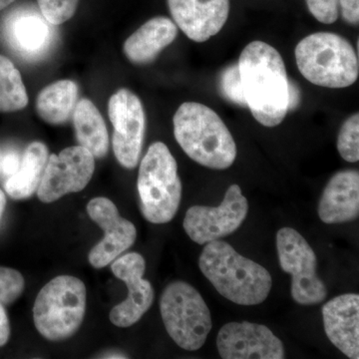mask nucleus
Listing matches in <instances>:
<instances>
[{
    "mask_svg": "<svg viewBox=\"0 0 359 359\" xmlns=\"http://www.w3.org/2000/svg\"><path fill=\"white\" fill-rule=\"evenodd\" d=\"M86 301V287L82 280L72 276H56L42 287L35 299V327L51 341L69 339L83 323Z\"/></svg>",
    "mask_w": 359,
    "mask_h": 359,
    "instance_id": "obj_6",
    "label": "nucleus"
},
{
    "mask_svg": "<svg viewBox=\"0 0 359 359\" xmlns=\"http://www.w3.org/2000/svg\"><path fill=\"white\" fill-rule=\"evenodd\" d=\"M178 26L170 18L158 16L144 23L123 45V52L135 65H148L173 43Z\"/></svg>",
    "mask_w": 359,
    "mask_h": 359,
    "instance_id": "obj_19",
    "label": "nucleus"
},
{
    "mask_svg": "<svg viewBox=\"0 0 359 359\" xmlns=\"http://www.w3.org/2000/svg\"><path fill=\"white\" fill-rule=\"evenodd\" d=\"M87 212L90 219L105 231L103 240L90 250L89 263L95 269L105 268L134 245L136 226L122 218L114 203L107 198L98 197L90 201Z\"/></svg>",
    "mask_w": 359,
    "mask_h": 359,
    "instance_id": "obj_13",
    "label": "nucleus"
},
{
    "mask_svg": "<svg viewBox=\"0 0 359 359\" xmlns=\"http://www.w3.org/2000/svg\"><path fill=\"white\" fill-rule=\"evenodd\" d=\"M249 212V202L238 185L230 186L218 207L193 205L186 212L184 230L198 245L228 237L242 226Z\"/></svg>",
    "mask_w": 359,
    "mask_h": 359,
    "instance_id": "obj_9",
    "label": "nucleus"
},
{
    "mask_svg": "<svg viewBox=\"0 0 359 359\" xmlns=\"http://www.w3.org/2000/svg\"><path fill=\"white\" fill-rule=\"evenodd\" d=\"M25 287V278L20 271L0 266V304H13L22 294Z\"/></svg>",
    "mask_w": 359,
    "mask_h": 359,
    "instance_id": "obj_26",
    "label": "nucleus"
},
{
    "mask_svg": "<svg viewBox=\"0 0 359 359\" xmlns=\"http://www.w3.org/2000/svg\"><path fill=\"white\" fill-rule=\"evenodd\" d=\"M175 25L195 42L218 34L230 14V0H167Z\"/></svg>",
    "mask_w": 359,
    "mask_h": 359,
    "instance_id": "obj_15",
    "label": "nucleus"
},
{
    "mask_svg": "<svg viewBox=\"0 0 359 359\" xmlns=\"http://www.w3.org/2000/svg\"><path fill=\"white\" fill-rule=\"evenodd\" d=\"M160 311L168 334L177 346L195 351L212 330V316L202 295L182 280L169 283L161 295Z\"/></svg>",
    "mask_w": 359,
    "mask_h": 359,
    "instance_id": "obj_7",
    "label": "nucleus"
},
{
    "mask_svg": "<svg viewBox=\"0 0 359 359\" xmlns=\"http://www.w3.org/2000/svg\"><path fill=\"white\" fill-rule=\"evenodd\" d=\"M299 102V92L297 85L290 81V110H294Z\"/></svg>",
    "mask_w": 359,
    "mask_h": 359,
    "instance_id": "obj_32",
    "label": "nucleus"
},
{
    "mask_svg": "<svg viewBox=\"0 0 359 359\" xmlns=\"http://www.w3.org/2000/svg\"><path fill=\"white\" fill-rule=\"evenodd\" d=\"M309 13L316 20L332 25L339 18V0H306Z\"/></svg>",
    "mask_w": 359,
    "mask_h": 359,
    "instance_id": "obj_28",
    "label": "nucleus"
},
{
    "mask_svg": "<svg viewBox=\"0 0 359 359\" xmlns=\"http://www.w3.org/2000/svg\"><path fill=\"white\" fill-rule=\"evenodd\" d=\"M50 26L36 9H20L6 21V39L23 58L35 60L50 49L54 37Z\"/></svg>",
    "mask_w": 359,
    "mask_h": 359,
    "instance_id": "obj_17",
    "label": "nucleus"
},
{
    "mask_svg": "<svg viewBox=\"0 0 359 359\" xmlns=\"http://www.w3.org/2000/svg\"><path fill=\"white\" fill-rule=\"evenodd\" d=\"M221 87L224 95L231 102L240 106H247L238 65H231L224 71L221 77Z\"/></svg>",
    "mask_w": 359,
    "mask_h": 359,
    "instance_id": "obj_27",
    "label": "nucleus"
},
{
    "mask_svg": "<svg viewBox=\"0 0 359 359\" xmlns=\"http://www.w3.org/2000/svg\"><path fill=\"white\" fill-rule=\"evenodd\" d=\"M325 224H344L359 215V173L355 170L337 172L328 181L318 208Z\"/></svg>",
    "mask_w": 359,
    "mask_h": 359,
    "instance_id": "obj_18",
    "label": "nucleus"
},
{
    "mask_svg": "<svg viewBox=\"0 0 359 359\" xmlns=\"http://www.w3.org/2000/svg\"><path fill=\"white\" fill-rule=\"evenodd\" d=\"M11 337V325H9L8 316L4 308V304H0V346H6Z\"/></svg>",
    "mask_w": 359,
    "mask_h": 359,
    "instance_id": "obj_31",
    "label": "nucleus"
},
{
    "mask_svg": "<svg viewBox=\"0 0 359 359\" xmlns=\"http://www.w3.org/2000/svg\"><path fill=\"white\" fill-rule=\"evenodd\" d=\"M245 103L259 124L276 127L290 111V80L280 52L252 41L238 58Z\"/></svg>",
    "mask_w": 359,
    "mask_h": 359,
    "instance_id": "obj_1",
    "label": "nucleus"
},
{
    "mask_svg": "<svg viewBox=\"0 0 359 359\" xmlns=\"http://www.w3.org/2000/svg\"><path fill=\"white\" fill-rule=\"evenodd\" d=\"M337 150L346 162L359 160V115L355 113L342 125L337 137Z\"/></svg>",
    "mask_w": 359,
    "mask_h": 359,
    "instance_id": "obj_24",
    "label": "nucleus"
},
{
    "mask_svg": "<svg viewBox=\"0 0 359 359\" xmlns=\"http://www.w3.org/2000/svg\"><path fill=\"white\" fill-rule=\"evenodd\" d=\"M276 250L280 268L292 276L290 294L301 306H314L327 299V290L316 273V256L301 233L282 228L276 233Z\"/></svg>",
    "mask_w": 359,
    "mask_h": 359,
    "instance_id": "obj_8",
    "label": "nucleus"
},
{
    "mask_svg": "<svg viewBox=\"0 0 359 359\" xmlns=\"http://www.w3.org/2000/svg\"><path fill=\"white\" fill-rule=\"evenodd\" d=\"M219 356L224 359H283L282 340L268 327L259 323H229L217 337Z\"/></svg>",
    "mask_w": 359,
    "mask_h": 359,
    "instance_id": "obj_14",
    "label": "nucleus"
},
{
    "mask_svg": "<svg viewBox=\"0 0 359 359\" xmlns=\"http://www.w3.org/2000/svg\"><path fill=\"white\" fill-rule=\"evenodd\" d=\"M137 188L139 207L148 222L162 224L174 219L181 203L182 183L176 160L162 142L153 143L142 159Z\"/></svg>",
    "mask_w": 359,
    "mask_h": 359,
    "instance_id": "obj_5",
    "label": "nucleus"
},
{
    "mask_svg": "<svg viewBox=\"0 0 359 359\" xmlns=\"http://www.w3.org/2000/svg\"><path fill=\"white\" fill-rule=\"evenodd\" d=\"M108 114L112 123V145L116 159L126 169L138 165L146 132V116L138 96L120 89L111 96Z\"/></svg>",
    "mask_w": 359,
    "mask_h": 359,
    "instance_id": "obj_10",
    "label": "nucleus"
},
{
    "mask_svg": "<svg viewBox=\"0 0 359 359\" xmlns=\"http://www.w3.org/2000/svg\"><path fill=\"white\" fill-rule=\"evenodd\" d=\"M341 15L349 25H358L359 22V0H339Z\"/></svg>",
    "mask_w": 359,
    "mask_h": 359,
    "instance_id": "obj_29",
    "label": "nucleus"
},
{
    "mask_svg": "<svg viewBox=\"0 0 359 359\" xmlns=\"http://www.w3.org/2000/svg\"><path fill=\"white\" fill-rule=\"evenodd\" d=\"M20 155L16 152H8L2 158L1 163H0V170L1 173L6 177L13 176L20 165Z\"/></svg>",
    "mask_w": 359,
    "mask_h": 359,
    "instance_id": "obj_30",
    "label": "nucleus"
},
{
    "mask_svg": "<svg viewBox=\"0 0 359 359\" xmlns=\"http://www.w3.org/2000/svg\"><path fill=\"white\" fill-rule=\"evenodd\" d=\"M77 98L78 87L74 81L54 82L42 89L37 96V113L48 124H65L73 114Z\"/></svg>",
    "mask_w": 359,
    "mask_h": 359,
    "instance_id": "obj_22",
    "label": "nucleus"
},
{
    "mask_svg": "<svg viewBox=\"0 0 359 359\" xmlns=\"http://www.w3.org/2000/svg\"><path fill=\"white\" fill-rule=\"evenodd\" d=\"M145 269V259L138 252H129L113 261L111 271L128 287L127 299L110 313L111 323L116 327H132L152 306L155 292L150 282L143 278Z\"/></svg>",
    "mask_w": 359,
    "mask_h": 359,
    "instance_id": "obj_12",
    "label": "nucleus"
},
{
    "mask_svg": "<svg viewBox=\"0 0 359 359\" xmlns=\"http://www.w3.org/2000/svg\"><path fill=\"white\" fill-rule=\"evenodd\" d=\"M297 68L308 81L325 88H346L359 75L358 53L353 45L337 33H313L297 43Z\"/></svg>",
    "mask_w": 359,
    "mask_h": 359,
    "instance_id": "obj_4",
    "label": "nucleus"
},
{
    "mask_svg": "<svg viewBox=\"0 0 359 359\" xmlns=\"http://www.w3.org/2000/svg\"><path fill=\"white\" fill-rule=\"evenodd\" d=\"M174 135L184 152L198 164L214 170L230 168L237 158L233 135L208 106L182 104L174 116Z\"/></svg>",
    "mask_w": 359,
    "mask_h": 359,
    "instance_id": "obj_3",
    "label": "nucleus"
},
{
    "mask_svg": "<svg viewBox=\"0 0 359 359\" xmlns=\"http://www.w3.org/2000/svg\"><path fill=\"white\" fill-rule=\"evenodd\" d=\"M199 266L219 294L240 306L262 304L268 299L273 287V278L268 269L243 257L223 241L205 244Z\"/></svg>",
    "mask_w": 359,
    "mask_h": 359,
    "instance_id": "obj_2",
    "label": "nucleus"
},
{
    "mask_svg": "<svg viewBox=\"0 0 359 359\" xmlns=\"http://www.w3.org/2000/svg\"><path fill=\"white\" fill-rule=\"evenodd\" d=\"M73 124L79 146L87 149L94 158L105 157L109 149V136L102 115L88 99L76 103Z\"/></svg>",
    "mask_w": 359,
    "mask_h": 359,
    "instance_id": "obj_21",
    "label": "nucleus"
},
{
    "mask_svg": "<svg viewBox=\"0 0 359 359\" xmlns=\"http://www.w3.org/2000/svg\"><path fill=\"white\" fill-rule=\"evenodd\" d=\"M14 1H15V0H0V11L6 9V7L11 6Z\"/></svg>",
    "mask_w": 359,
    "mask_h": 359,
    "instance_id": "obj_34",
    "label": "nucleus"
},
{
    "mask_svg": "<svg viewBox=\"0 0 359 359\" xmlns=\"http://www.w3.org/2000/svg\"><path fill=\"white\" fill-rule=\"evenodd\" d=\"M48 157V149L41 142H32L28 145L20 168L13 176L8 177L4 186L11 199H28L36 192Z\"/></svg>",
    "mask_w": 359,
    "mask_h": 359,
    "instance_id": "obj_20",
    "label": "nucleus"
},
{
    "mask_svg": "<svg viewBox=\"0 0 359 359\" xmlns=\"http://www.w3.org/2000/svg\"><path fill=\"white\" fill-rule=\"evenodd\" d=\"M28 95L18 68L0 55V112H15L25 108Z\"/></svg>",
    "mask_w": 359,
    "mask_h": 359,
    "instance_id": "obj_23",
    "label": "nucleus"
},
{
    "mask_svg": "<svg viewBox=\"0 0 359 359\" xmlns=\"http://www.w3.org/2000/svg\"><path fill=\"white\" fill-rule=\"evenodd\" d=\"M80 0H37L39 11L51 25H63L76 13Z\"/></svg>",
    "mask_w": 359,
    "mask_h": 359,
    "instance_id": "obj_25",
    "label": "nucleus"
},
{
    "mask_svg": "<svg viewBox=\"0 0 359 359\" xmlns=\"http://www.w3.org/2000/svg\"><path fill=\"white\" fill-rule=\"evenodd\" d=\"M95 171V158L87 149L73 146L52 154L47 160L37 197L45 204L84 190Z\"/></svg>",
    "mask_w": 359,
    "mask_h": 359,
    "instance_id": "obj_11",
    "label": "nucleus"
},
{
    "mask_svg": "<svg viewBox=\"0 0 359 359\" xmlns=\"http://www.w3.org/2000/svg\"><path fill=\"white\" fill-rule=\"evenodd\" d=\"M6 205V198L4 193L0 190V224H1V218L4 216V209Z\"/></svg>",
    "mask_w": 359,
    "mask_h": 359,
    "instance_id": "obj_33",
    "label": "nucleus"
},
{
    "mask_svg": "<svg viewBox=\"0 0 359 359\" xmlns=\"http://www.w3.org/2000/svg\"><path fill=\"white\" fill-rule=\"evenodd\" d=\"M328 339L344 355L359 358V295L344 294L328 301L321 309Z\"/></svg>",
    "mask_w": 359,
    "mask_h": 359,
    "instance_id": "obj_16",
    "label": "nucleus"
}]
</instances>
